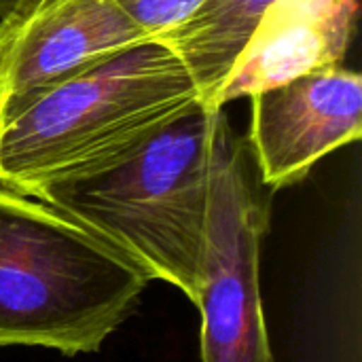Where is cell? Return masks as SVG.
Listing matches in <instances>:
<instances>
[{
  "instance_id": "obj_1",
  "label": "cell",
  "mask_w": 362,
  "mask_h": 362,
  "mask_svg": "<svg viewBox=\"0 0 362 362\" xmlns=\"http://www.w3.org/2000/svg\"><path fill=\"white\" fill-rule=\"evenodd\" d=\"M197 102L193 76L163 40L125 47L0 123V187L32 197L95 172Z\"/></svg>"
},
{
  "instance_id": "obj_2",
  "label": "cell",
  "mask_w": 362,
  "mask_h": 362,
  "mask_svg": "<svg viewBox=\"0 0 362 362\" xmlns=\"http://www.w3.org/2000/svg\"><path fill=\"white\" fill-rule=\"evenodd\" d=\"M221 110L197 102L104 168L51 182L32 197L93 231L151 280L180 288L195 303L210 153Z\"/></svg>"
},
{
  "instance_id": "obj_3",
  "label": "cell",
  "mask_w": 362,
  "mask_h": 362,
  "mask_svg": "<svg viewBox=\"0 0 362 362\" xmlns=\"http://www.w3.org/2000/svg\"><path fill=\"white\" fill-rule=\"evenodd\" d=\"M148 282L142 267L93 231L0 187V348L98 352Z\"/></svg>"
},
{
  "instance_id": "obj_4",
  "label": "cell",
  "mask_w": 362,
  "mask_h": 362,
  "mask_svg": "<svg viewBox=\"0 0 362 362\" xmlns=\"http://www.w3.org/2000/svg\"><path fill=\"white\" fill-rule=\"evenodd\" d=\"M272 191L248 142L221 110L210 153L204 231L202 362H274L261 297V244L272 218Z\"/></svg>"
},
{
  "instance_id": "obj_5",
  "label": "cell",
  "mask_w": 362,
  "mask_h": 362,
  "mask_svg": "<svg viewBox=\"0 0 362 362\" xmlns=\"http://www.w3.org/2000/svg\"><path fill=\"white\" fill-rule=\"evenodd\" d=\"M146 38L115 0H34L0 19V123L38 93Z\"/></svg>"
},
{
  "instance_id": "obj_6",
  "label": "cell",
  "mask_w": 362,
  "mask_h": 362,
  "mask_svg": "<svg viewBox=\"0 0 362 362\" xmlns=\"http://www.w3.org/2000/svg\"><path fill=\"white\" fill-rule=\"evenodd\" d=\"M250 100L248 146L272 191L301 182L322 157L362 134V78L341 66L295 76Z\"/></svg>"
},
{
  "instance_id": "obj_7",
  "label": "cell",
  "mask_w": 362,
  "mask_h": 362,
  "mask_svg": "<svg viewBox=\"0 0 362 362\" xmlns=\"http://www.w3.org/2000/svg\"><path fill=\"white\" fill-rule=\"evenodd\" d=\"M356 0H276L235 59L214 108L295 76L339 68L356 32Z\"/></svg>"
},
{
  "instance_id": "obj_8",
  "label": "cell",
  "mask_w": 362,
  "mask_h": 362,
  "mask_svg": "<svg viewBox=\"0 0 362 362\" xmlns=\"http://www.w3.org/2000/svg\"><path fill=\"white\" fill-rule=\"evenodd\" d=\"M276 0H206L182 25L163 34V40L193 76L202 104L214 100L257 23Z\"/></svg>"
},
{
  "instance_id": "obj_9",
  "label": "cell",
  "mask_w": 362,
  "mask_h": 362,
  "mask_svg": "<svg viewBox=\"0 0 362 362\" xmlns=\"http://www.w3.org/2000/svg\"><path fill=\"white\" fill-rule=\"evenodd\" d=\"M148 36L161 38L191 19L206 0H115Z\"/></svg>"
},
{
  "instance_id": "obj_10",
  "label": "cell",
  "mask_w": 362,
  "mask_h": 362,
  "mask_svg": "<svg viewBox=\"0 0 362 362\" xmlns=\"http://www.w3.org/2000/svg\"><path fill=\"white\" fill-rule=\"evenodd\" d=\"M34 0H0V19L25 8L28 4H32Z\"/></svg>"
}]
</instances>
